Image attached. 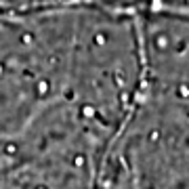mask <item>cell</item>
Wrapping results in <instances>:
<instances>
[{
  "mask_svg": "<svg viewBox=\"0 0 189 189\" xmlns=\"http://www.w3.org/2000/svg\"><path fill=\"white\" fill-rule=\"evenodd\" d=\"M4 176H7V162L0 160V189H4Z\"/></svg>",
  "mask_w": 189,
  "mask_h": 189,
  "instance_id": "6da1fadb",
  "label": "cell"
}]
</instances>
